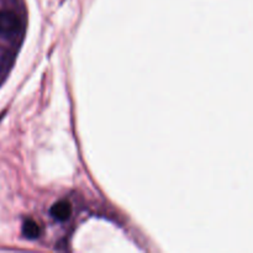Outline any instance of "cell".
<instances>
[{"label":"cell","instance_id":"6da1fadb","mask_svg":"<svg viewBox=\"0 0 253 253\" xmlns=\"http://www.w3.org/2000/svg\"><path fill=\"white\" fill-rule=\"evenodd\" d=\"M22 30V20L12 10H0V36H16Z\"/></svg>","mask_w":253,"mask_h":253},{"label":"cell","instance_id":"7a4b0ae2","mask_svg":"<svg viewBox=\"0 0 253 253\" xmlns=\"http://www.w3.org/2000/svg\"><path fill=\"white\" fill-rule=\"evenodd\" d=\"M49 212H51V216L57 221H66L72 215V205L66 200H61L51 208Z\"/></svg>","mask_w":253,"mask_h":253},{"label":"cell","instance_id":"3957f363","mask_svg":"<svg viewBox=\"0 0 253 253\" xmlns=\"http://www.w3.org/2000/svg\"><path fill=\"white\" fill-rule=\"evenodd\" d=\"M22 234L27 237V239H37L41 234V227L37 224L35 220L27 219L22 225Z\"/></svg>","mask_w":253,"mask_h":253}]
</instances>
